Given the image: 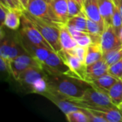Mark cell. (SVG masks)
I'll use <instances>...</instances> for the list:
<instances>
[{
    "label": "cell",
    "instance_id": "cell-20",
    "mask_svg": "<svg viewBox=\"0 0 122 122\" xmlns=\"http://www.w3.org/2000/svg\"><path fill=\"white\" fill-rule=\"evenodd\" d=\"M23 11L21 10L9 8L5 19V26L11 30H16L21 25Z\"/></svg>",
    "mask_w": 122,
    "mask_h": 122
},
{
    "label": "cell",
    "instance_id": "cell-23",
    "mask_svg": "<svg viewBox=\"0 0 122 122\" xmlns=\"http://www.w3.org/2000/svg\"><path fill=\"white\" fill-rule=\"evenodd\" d=\"M109 94L112 102L122 110V81L119 79L108 91Z\"/></svg>",
    "mask_w": 122,
    "mask_h": 122
},
{
    "label": "cell",
    "instance_id": "cell-12",
    "mask_svg": "<svg viewBox=\"0 0 122 122\" xmlns=\"http://www.w3.org/2000/svg\"><path fill=\"white\" fill-rule=\"evenodd\" d=\"M84 108L88 109L98 116L104 118L107 122H122V110L119 108L99 107H85Z\"/></svg>",
    "mask_w": 122,
    "mask_h": 122
},
{
    "label": "cell",
    "instance_id": "cell-34",
    "mask_svg": "<svg viewBox=\"0 0 122 122\" xmlns=\"http://www.w3.org/2000/svg\"><path fill=\"white\" fill-rule=\"evenodd\" d=\"M9 7L5 6L2 3L0 4V21H1V29H3V27L5 26V19L8 13Z\"/></svg>",
    "mask_w": 122,
    "mask_h": 122
},
{
    "label": "cell",
    "instance_id": "cell-14",
    "mask_svg": "<svg viewBox=\"0 0 122 122\" xmlns=\"http://www.w3.org/2000/svg\"><path fill=\"white\" fill-rule=\"evenodd\" d=\"M109 66L104 58L97 61L86 66V81H89L97 79L109 72Z\"/></svg>",
    "mask_w": 122,
    "mask_h": 122
},
{
    "label": "cell",
    "instance_id": "cell-18",
    "mask_svg": "<svg viewBox=\"0 0 122 122\" xmlns=\"http://www.w3.org/2000/svg\"><path fill=\"white\" fill-rule=\"evenodd\" d=\"M50 4L55 15L59 19V20L63 24H66L68 19H69L67 1L51 0Z\"/></svg>",
    "mask_w": 122,
    "mask_h": 122
},
{
    "label": "cell",
    "instance_id": "cell-4",
    "mask_svg": "<svg viewBox=\"0 0 122 122\" xmlns=\"http://www.w3.org/2000/svg\"><path fill=\"white\" fill-rule=\"evenodd\" d=\"M79 106L85 107H117L112 101L107 92L99 90L93 86L89 87L84 92L83 97L77 100L71 101Z\"/></svg>",
    "mask_w": 122,
    "mask_h": 122
},
{
    "label": "cell",
    "instance_id": "cell-15",
    "mask_svg": "<svg viewBox=\"0 0 122 122\" xmlns=\"http://www.w3.org/2000/svg\"><path fill=\"white\" fill-rule=\"evenodd\" d=\"M83 11L88 19L97 22L105 28L104 22L100 14L98 0H84Z\"/></svg>",
    "mask_w": 122,
    "mask_h": 122
},
{
    "label": "cell",
    "instance_id": "cell-21",
    "mask_svg": "<svg viewBox=\"0 0 122 122\" xmlns=\"http://www.w3.org/2000/svg\"><path fill=\"white\" fill-rule=\"evenodd\" d=\"M103 54L104 53L102 51L101 44L92 43L89 46H87V51L85 58L86 65H89L102 59Z\"/></svg>",
    "mask_w": 122,
    "mask_h": 122
},
{
    "label": "cell",
    "instance_id": "cell-3",
    "mask_svg": "<svg viewBox=\"0 0 122 122\" xmlns=\"http://www.w3.org/2000/svg\"><path fill=\"white\" fill-rule=\"evenodd\" d=\"M23 14L36 27L44 39L52 46L54 51L58 52L61 49L60 43L59 27L31 14L27 10H24Z\"/></svg>",
    "mask_w": 122,
    "mask_h": 122
},
{
    "label": "cell",
    "instance_id": "cell-27",
    "mask_svg": "<svg viewBox=\"0 0 122 122\" xmlns=\"http://www.w3.org/2000/svg\"><path fill=\"white\" fill-rule=\"evenodd\" d=\"M104 29V27L101 26L99 24L87 18V32L89 34L101 36Z\"/></svg>",
    "mask_w": 122,
    "mask_h": 122
},
{
    "label": "cell",
    "instance_id": "cell-33",
    "mask_svg": "<svg viewBox=\"0 0 122 122\" xmlns=\"http://www.w3.org/2000/svg\"><path fill=\"white\" fill-rule=\"evenodd\" d=\"M0 61H1V63H0L1 71L2 72L7 73L8 74L13 76L12 69H11V61L0 56Z\"/></svg>",
    "mask_w": 122,
    "mask_h": 122
},
{
    "label": "cell",
    "instance_id": "cell-24",
    "mask_svg": "<svg viewBox=\"0 0 122 122\" xmlns=\"http://www.w3.org/2000/svg\"><path fill=\"white\" fill-rule=\"evenodd\" d=\"M66 24L74 26L79 30L87 32V17L84 11L76 16L70 17Z\"/></svg>",
    "mask_w": 122,
    "mask_h": 122
},
{
    "label": "cell",
    "instance_id": "cell-16",
    "mask_svg": "<svg viewBox=\"0 0 122 122\" xmlns=\"http://www.w3.org/2000/svg\"><path fill=\"white\" fill-rule=\"evenodd\" d=\"M119 79L111 74L107 73L97 79L88 81V83L93 87L101 90L104 92H108L109 89L119 80Z\"/></svg>",
    "mask_w": 122,
    "mask_h": 122
},
{
    "label": "cell",
    "instance_id": "cell-9",
    "mask_svg": "<svg viewBox=\"0 0 122 122\" xmlns=\"http://www.w3.org/2000/svg\"><path fill=\"white\" fill-rule=\"evenodd\" d=\"M57 53L70 68L77 79L86 81V65L84 61L74 54L64 49H61Z\"/></svg>",
    "mask_w": 122,
    "mask_h": 122
},
{
    "label": "cell",
    "instance_id": "cell-19",
    "mask_svg": "<svg viewBox=\"0 0 122 122\" xmlns=\"http://www.w3.org/2000/svg\"><path fill=\"white\" fill-rule=\"evenodd\" d=\"M98 1L100 14L104 22V26L111 25L114 9L113 0H98Z\"/></svg>",
    "mask_w": 122,
    "mask_h": 122
},
{
    "label": "cell",
    "instance_id": "cell-13",
    "mask_svg": "<svg viewBox=\"0 0 122 122\" xmlns=\"http://www.w3.org/2000/svg\"><path fill=\"white\" fill-rule=\"evenodd\" d=\"M19 36H20V39H21L22 46L24 48V49L26 50V51L29 55H31L32 57H34L36 60H37L41 64V65L42 66V64L46 61L49 53L51 51L37 46L31 44L27 39H26L24 36H22L21 34L19 35Z\"/></svg>",
    "mask_w": 122,
    "mask_h": 122
},
{
    "label": "cell",
    "instance_id": "cell-30",
    "mask_svg": "<svg viewBox=\"0 0 122 122\" xmlns=\"http://www.w3.org/2000/svg\"><path fill=\"white\" fill-rule=\"evenodd\" d=\"M109 73L114 75V76L120 79L122 76V58L109 66Z\"/></svg>",
    "mask_w": 122,
    "mask_h": 122
},
{
    "label": "cell",
    "instance_id": "cell-11",
    "mask_svg": "<svg viewBox=\"0 0 122 122\" xmlns=\"http://www.w3.org/2000/svg\"><path fill=\"white\" fill-rule=\"evenodd\" d=\"M100 44L104 54L122 44L119 35L112 24L105 26L104 31L101 35Z\"/></svg>",
    "mask_w": 122,
    "mask_h": 122
},
{
    "label": "cell",
    "instance_id": "cell-28",
    "mask_svg": "<svg viewBox=\"0 0 122 122\" xmlns=\"http://www.w3.org/2000/svg\"><path fill=\"white\" fill-rule=\"evenodd\" d=\"M112 25L114 27V30L119 35V31L122 26V16L118 7L114 4V9L112 16Z\"/></svg>",
    "mask_w": 122,
    "mask_h": 122
},
{
    "label": "cell",
    "instance_id": "cell-36",
    "mask_svg": "<svg viewBox=\"0 0 122 122\" xmlns=\"http://www.w3.org/2000/svg\"><path fill=\"white\" fill-rule=\"evenodd\" d=\"M21 5L23 6V7L24 8V9H26L28 4H29V0H19Z\"/></svg>",
    "mask_w": 122,
    "mask_h": 122
},
{
    "label": "cell",
    "instance_id": "cell-10",
    "mask_svg": "<svg viewBox=\"0 0 122 122\" xmlns=\"http://www.w3.org/2000/svg\"><path fill=\"white\" fill-rule=\"evenodd\" d=\"M11 66L12 69L13 77L17 80L19 76L26 69L31 67H41V64L28 53L18 56L11 61Z\"/></svg>",
    "mask_w": 122,
    "mask_h": 122
},
{
    "label": "cell",
    "instance_id": "cell-41",
    "mask_svg": "<svg viewBox=\"0 0 122 122\" xmlns=\"http://www.w3.org/2000/svg\"></svg>",
    "mask_w": 122,
    "mask_h": 122
},
{
    "label": "cell",
    "instance_id": "cell-22",
    "mask_svg": "<svg viewBox=\"0 0 122 122\" xmlns=\"http://www.w3.org/2000/svg\"><path fill=\"white\" fill-rule=\"evenodd\" d=\"M67 26L72 36L77 42L78 45L82 46H88L92 43L91 35L88 32L79 30L76 28L71 26L67 25Z\"/></svg>",
    "mask_w": 122,
    "mask_h": 122
},
{
    "label": "cell",
    "instance_id": "cell-39",
    "mask_svg": "<svg viewBox=\"0 0 122 122\" xmlns=\"http://www.w3.org/2000/svg\"><path fill=\"white\" fill-rule=\"evenodd\" d=\"M46 1H49V2H50V1H51V0H46Z\"/></svg>",
    "mask_w": 122,
    "mask_h": 122
},
{
    "label": "cell",
    "instance_id": "cell-40",
    "mask_svg": "<svg viewBox=\"0 0 122 122\" xmlns=\"http://www.w3.org/2000/svg\"><path fill=\"white\" fill-rule=\"evenodd\" d=\"M120 79H122V77H121V78H120Z\"/></svg>",
    "mask_w": 122,
    "mask_h": 122
},
{
    "label": "cell",
    "instance_id": "cell-32",
    "mask_svg": "<svg viewBox=\"0 0 122 122\" xmlns=\"http://www.w3.org/2000/svg\"><path fill=\"white\" fill-rule=\"evenodd\" d=\"M1 3L11 9H19L21 11L25 10L19 0H1Z\"/></svg>",
    "mask_w": 122,
    "mask_h": 122
},
{
    "label": "cell",
    "instance_id": "cell-6",
    "mask_svg": "<svg viewBox=\"0 0 122 122\" xmlns=\"http://www.w3.org/2000/svg\"><path fill=\"white\" fill-rule=\"evenodd\" d=\"M27 53L22 46L20 36L11 37L6 36L3 29H1V47L0 56L9 61L19 55Z\"/></svg>",
    "mask_w": 122,
    "mask_h": 122
},
{
    "label": "cell",
    "instance_id": "cell-31",
    "mask_svg": "<svg viewBox=\"0 0 122 122\" xmlns=\"http://www.w3.org/2000/svg\"><path fill=\"white\" fill-rule=\"evenodd\" d=\"M68 51L74 54L75 56H76L79 59H80L82 61H84L85 63V58H86V51H87V46H82L78 45L72 50H70Z\"/></svg>",
    "mask_w": 122,
    "mask_h": 122
},
{
    "label": "cell",
    "instance_id": "cell-29",
    "mask_svg": "<svg viewBox=\"0 0 122 122\" xmlns=\"http://www.w3.org/2000/svg\"><path fill=\"white\" fill-rule=\"evenodd\" d=\"M69 18L82 13L83 7L75 0H66Z\"/></svg>",
    "mask_w": 122,
    "mask_h": 122
},
{
    "label": "cell",
    "instance_id": "cell-2",
    "mask_svg": "<svg viewBox=\"0 0 122 122\" xmlns=\"http://www.w3.org/2000/svg\"><path fill=\"white\" fill-rule=\"evenodd\" d=\"M28 93L42 95L48 89V74L41 67H31L24 71L16 80Z\"/></svg>",
    "mask_w": 122,
    "mask_h": 122
},
{
    "label": "cell",
    "instance_id": "cell-1",
    "mask_svg": "<svg viewBox=\"0 0 122 122\" xmlns=\"http://www.w3.org/2000/svg\"><path fill=\"white\" fill-rule=\"evenodd\" d=\"M47 74L49 88L71 102L81 99L86 90L91 86L87 81L74 77Z\"/></svg>",
    "mask_w": 122,
    "mask_h": 122
},
{
    "label": "cell",
    "instance_id": "cell-26",
    "mask_svg": "<svg viewBox=\"0 0 122 122\" xmlns=\"http://www.w3.org/2000/svg\"><path fill=\"white\" fill-rule=\"evenodd\" d=\"M66 118L69 122H89V119L85 113L82 111V109L68 113L66 114Z\"/></svg>",
    "mask_w": 122,
    "mask_h": 122
},
{
    "label": "cell",
    "instance_id": "cell-38",
    "mask_svg": "<svg viewBox=\"0 0 122 122\" xmlns=\"http://www.w3.org/2000/svg\"><path fill=\"white\" fill-rule=\"evenodd\" d=\"M75 1H76L83 7V5H84V0H75Z\"/></svg>",
    "mask_w": 122,
    "mask_h": 122
},
{
    "label": "cell",
    "instance_id": "cell-25",
    "mask_svg": "<svg viewBox=\"0 0 122 122\" xmlns=\"http://www.w3.org/2000/svg\"><path fill=\"white\" fill-rule=\"evenodd\" d=\"M103 58L109 66L112 65L122 58V44L103 54Z\"/></svg>",
    "mask_w": 122,
    "mask_h": 122
},
{
    "label": "cell",
    "instance_id": "cell-35",
    "mask_svg": "<svg viewBox=\"0 0 122 122\" xmlns=\"http://www.w3.org/2000/svg\"><path fill=\"white\" fill-rule=\"evenodd\" d=\"M114 4L118 7L122 16V0H113Z\"/></svg>",
    "mask_w": 122,
    "mask_h": 122
},
{
    "label": "cell",
    "instance_id": "cell-7",
    "mask_svg": "<svg viewBox=\"0 0 122 122\" xmlns=\"http://www.w3.org/2000/svg\"><path fill=\"white\" fill-rule=\"evenodd\" d=\"M21 30L19 34L27 39L31 44L49 49L50 51H54L49 43L44 39L36 27L23 14L21 19Z\"/></svg>",
    "mask_w": 122,
    "mask_h": 122
},
{
    "label": "cell",
    "instance_id": "cell-37",
    "mask_svg": "<svg viewBox=\"0 0 122 122\" xmlns=\"http://www.w3.org/2000/svg\"><path fill=\"white\" fill-rule=\"evenodd\" d=\"M119 39H120V40H121V41H122V28H121V29H120V31H119Z\"/></svg>",
    "mask_w": 122,
    "mask_h": 122
},
{
    "label": "cell",
    "instance_id": "cell-5",
    "mask_svg": "<svg viewBox=\"0 0 122 122\" xmlns=\"http://www.w3.org/2000/svg\"><path fill=\"white\" fill-rule=\"evenodd\" d=\"M31 14L53 25L60 26L61 23L55 15L50 2L46 0H29L26 9Z\"/></svg>",
    "mask_w": 122,
    "mask_h": 122
},
{
    "label": "cell",
    "instance_id": "cell-8",
    "mask_svg": "<svg viewBox=\"0 0 122 122\" xmlns=\"http://www.w3.org/2000/svg\"><path fill=\"white\" fill-rule=\"evenodd\" d=\"M42 69L49 74L76 78L58 53L54 51H51L49 53L47 59L42 64Z\"/></svg>",
    "mask_w": 122,
    "mask_h": 122
},
{
    "label": "cell",
    "instance_id": "cell-17",
    "mask_svg": "<svg viewBox=\"0 0 122 122\" xmlns=\"http://www.w3.org/2000/svg\"><path fill=\"white\" fill-rule=\"evenodd\" d=\"M60 29V43L61 49L70 51L78 46L77 42L72 36L69 28L66 24H63L59 26Z\"/></svg>",
    "mask_w": 122,
    "mask_h": 122
}]
</instances>
